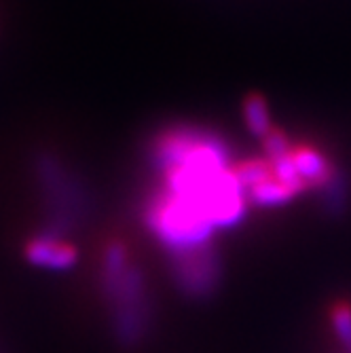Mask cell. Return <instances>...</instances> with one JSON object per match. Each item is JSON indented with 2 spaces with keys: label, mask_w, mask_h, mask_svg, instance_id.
<instances>
[{
  "label": "cell",
  "mask_w": 351,
  "mask_h": 353,
  "mask_svg": "<svg viewBox=\"0 0 351 353\" xmlns=\"http://www.w3.org/2000/svg\"><path fill=\"white\" fill-rule=\"evenodd\" d=\"M34 176L45 210L43 227L39 231L68 239L70 233L79 231L93 212L87 182L53 152L37 154Z\"/></svg>",
  "instance_id": "cell-1"
},
{
  "label": "cell",
  "mask_w": 351,
  "mask_h": 353,
  "mask_svg": "<svg viewBox=\"0 0 351 353\" xmlns=\"http://www.w3.org/2000/svg\"><path fill=\"white\" fill-rule=\"evenodd\" d=\"M100 301L108 315L112 341L121 349L134 351L148 341L154 330L157 305L148 277L136 261L114 285L100 292Z\"/></svg>",
  "instance_id": "cell-2"
},
{
  "label": "cell",
  "mask_w": 351,
  "mask_h": 353,
  "mask_svg": "<svg viewBox=\"0 0 351 353\" xmlns=\"http://www.w3.org/2000/svg\"><path fill=\"white\" fill-rule=\"evenodd\" d=\"M140 218L163 254L214 241V224L208 216L161 186L146 192L140 203Z\"/></svg>",
  "instance_id": "cell-3"
},
{
  "label": "cell",
  "mask_w": 351,
  "mask_h": 353,
  "mask_svg": "<svg viewBox=\"0 0 351 353\" xmlns=\"http://www.w3.org/2000/svg\"><path fill=\"white\" fill-rule=\"evenodd\" d=\"M166 267L174 290L184 301L208 303L222 290L225 259L214 241L166 254Z\"/></svg>",
  "instance_id": "cell-4"
},
{
  "label": "cell",
  "mask_w": 351,
  "mask_h": 353,
  "mask_svg": "<svg viewBox=\"0 0 351 353\" xmlns=\"http://www.w3.org/2000/svg\"><path fill=\"white\" fill-rule=\"evenodd\" d=\"M23 259L28 265L53 271V273H66L79 265V248L66 239L37 231L23 243Z\"/></svg>",
  "instance_id": "cell-5"
},
{
  "label": "cell",
  "mask_w": 351,
  "mask_h": 353,
  "mask_svg": "<svg viewBox=\"0 0 351 353\" xmlns=\"http://www.w3.org/2000/svg\"><path fill=\"white\" fill-rule=\"evenodd\" d=\"M292 163L299 172V176L303 178V182L307 184L309 190H322L334 176H337V168L332 165V161L326 157L324 150L315 148L313 144H292L290 150Z\"/></svg>",
  "instance_id": "cell-6"
},
{
  "label": "cell",
  "mask_w": 351,
  "mask_h": 353,
  "mask_svg": "<svg viewBox=\"0 0 351 353\" xmlns=\"http://www.w3.org/2000/svg\"><path fill=\"white\" fill-rule=\"evenodd\" d=\"M245 199L250 205H257L261 210H271V208H281L288 205L292 199H297V195L292 190L285 188L275 174L271 178H267L265 182L252 186L250 190H245Z\"/></svg>",
  "instance_id": "cell-7"
},
{
  "label": "cell",
  "mask_w": 351,
  "mask_h": 353,
  "mask_svg": "<svg viewBox=\"0 0 351 353\" xmlns=\"http://www.w3.org/2000/svg\"><path fill=\"white\" fill-rule=\"evenodd\" d=\"M243 121L248 125V130L257 136V138H263L271 127V117H269V106L265 102V98H261V95H248V98L243 100Z\"/></svg>",
  "instance_id": "cell-8"
},
{
  "label": "cell",
  "mask_w": 351,
  "mask_h": 353,
  "mask_svg": "<svg viewBox=\"0 0 351 353\" xmlns=\"http://www.w3.org/2000/svg\"><path fill=\"white\" fill-rule=\"evenodd\" d=\"M330 328L337 336V341L341 343V347L351 353V303L349 301H337L330 311Z\"/></svg>",
  "instance_id": "cell-9"
},
{
  "label": "cell",
  "mask_w": 351,
  "mask_h": 353,
  "mask_svg": "<svg viewBox=\"0 0 351 353\" xmlns=\"http://www.w3.org/2000/svg\"><path fill=\"white\" fill-rule=\"evenodd\" d=\"M0 353H3V351H0Z\"/></svg>",
  "instance_id": "cell-10"
}]
</instances>
